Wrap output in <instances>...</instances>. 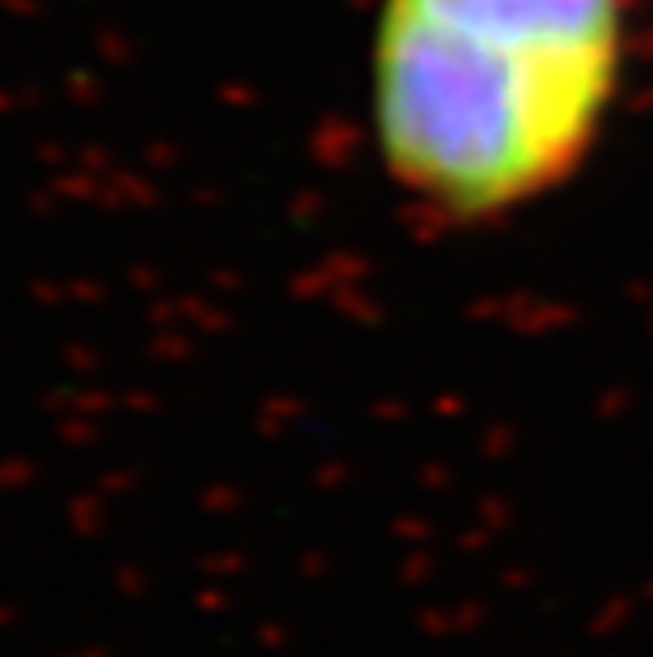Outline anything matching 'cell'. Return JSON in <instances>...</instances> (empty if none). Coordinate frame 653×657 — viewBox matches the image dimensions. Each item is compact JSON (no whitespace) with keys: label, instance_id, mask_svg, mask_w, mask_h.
Wrapping results in <instances>:
<instances>
[{"label":"cell","instance_id":"obj_1","mask_svg":"<svg viewBox=\"0 0 653 657\" xmlns=\"http://www.w3.org/2000/svg\"><path fill=\"white\" fill-rule=\"evenodd\" d=\"M628 0H382L370 123L420 220L492 225L560 192L620 103Z\"/></svg>","mask_w":653,"mask_h":657}]
</instances>
